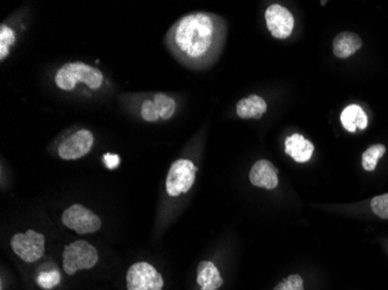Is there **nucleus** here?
<instances>
[{"label": "nucleus", "mask_w": 388, "mask_h": 290, "mask_svg": "<svg viewBox=\"0 0 388 290\" xmlns=\"http://www.w3.org/2000/svg\"><path fill=\"white\" fill-rule=\"evenodd\" d=\"M141 116L144 121L156 122L160 119L156 103L153 100H144L141 107Z\"/></svg>", "instance_id": "412c9836"}, {"label": "nucleus", "mask_w": 388, "mask_h": 290, "mask_svg": "<svg viewBox=\"0 0 388 290\" xmlns=\"http://www.w3.org/2000/svg\"><path fill=\"white\" fill-rule=\"evenodd\" d=\"M249 180L256 187L275 190L278 186V170L270 160H258L249 172Z\"/></svg>", "instance_id": "9d476101"}, {"label": "nucleus", "mask_w": 388, "mask_h": 290, "mask_svg": "<svg viewBox=\"0 0 388 290\" xmlns=\"http://www.w3.org/2000/svg\"><path fill=\"white\" fill-rule=\"evenodd\" d=\"M103 162L110 170H114L120 165V157L116 153H105Z\"/></svg>", "instance_id": "5701e85b"}, {"label": "nucleus", "mask_w": 388, "mask_h": 290, "mask_svg": "<svg viewBox=\"0 0 388 290\" xmlns=\"http://www.w3.org/2000/svg\"><path fill=\"white\" fill-rule=\"evenodd\" d=\"M62 276L58 271H42L36 278V284L44 289H53L61 284Z\"/></svg>", "instance_id": "6ab92c4d"}, {"label": "nucleus", "mask_w": 388, "mask_h": 290, "mask_svg": "<svg viewBox=\"0 0 388 290\" xmlns=\"http://www.w3.org/2000/svg\"><path fill=\"white\" fill-rule=\"evenodd\" d=\"M362 46H363V42L356 33L342 31L334 38L332 51H334L336 57L344 60V58L357 53Z\"/></svg>", "instance_id": "f8f14e48"}, {"label": "nucleus", "mask_w": 388, "mask_h": 290, "mask_svg": "<svg viewBox=\"0 0 388 290\" xmlns=\"http://www.w3.org/2000/svg\"><path fill=\"white\" fill-rule=\"evenodd\" d=\"M265 21L271 35L279 40L290 38L295 29V16L279 4H272L266 9Z\"/></svg>", "instance_id": "1a4fd4ad"}, {"label": "nucleus", "mask_w": 388, "mask_h": 290, "mask_svg": "<svg viewBox=\"0 0 388 290\" xmlns=\"http://www.w3.org/2000/svg\"><path fill=\"white\" fill-rule=\"evenodd\" d=\"M78 83H84L92 90H99L103 84V72L83 62L66 63L57 70L55 84L60 90H75Z\"/></svg>", "instance_id": "f03ea898"}, {"label": "nucleus", "mask_w": 388, "mask_h": 290, "mask_svg": "<svg viewBox=\"0 0 388 290\" xmlns=\"http://www.w3.org/2000/svg\"><path fill=\"white\" fill-rule=\"evenodd\" d=\"M128 290H162L164 281L157 269L148 262H136L129 267L127 274Z\"/></svg>", "instance_id": "0eeeda50"}, {"label": "nucleus", "mask_w": 388, "mask_h": 290, "mask_svg": "<svg viewBox=\"0 0 388 290\" xmlns=\"http://www.w3.org/2000/svg\"><path fill=\"white\" fill-rule=\"evenodd\" d=\"M11 247L20 259L33 264L41 259L46 252V237L31 229L25 234H14L11 239Z\"/></svg>", "instance_id": "39448f33"}, {"label": "nucleus", "mask_w": 388, "mask_h": 290, "mask_svg": "<svg viewBox=\"0 0 388 290\" xmlns=\"http://www.w3.org/2000/svg\"><path fill=\"white\" fill-rule=\"evenodd\" d=\"M314 144L300 134L288 136L285 140V152L291 156L295 162H306L313 156Z\"/></svg>", "instance_id": "9b49d317"}, {"label": "nucleus", "mask_w": 388, "mask_h": 290, "mask_svg": "<svg viewBox=\"0 0 388 290\" xmlns=\"http://www.w3.org/2000/svg\"><path fill=\"white\" fill-rule=\"evenodd\" d=\"M267 110V103L256 94L243 98L236 105V113L240 119H260Z\"/></svg>", "instance_id": "ddd939ff"}, {"label": "nucleus", "mask_w": 388, "mask_h": 290, "mask_svg": "<svg viewBox=\"0 0 388 290\" xmlns=\"http://www.w3.org/2000/svg\"><path fill=\"white\" fill-rule=\"evenodd\" d=\"M386 152L385 145L382 144H376L369 147L365 152L363 153L362 157V164L365 171L372 172L376 170L378 160L382 158Z\"/></svg>", "instance_id": "dca6fc26"}, {"label": "nucleus", "mask_w": 388, "mask_h": 290, "mask_svg": "<svg viewBox=\"0 0 388 290\" xmlns=\"http://www.w3.org/2000/svg\"><path fill=\"white\" fill-rule=\"evenodd\" d=\"M341 122L345 130L349 133H354L357 129L364 130L369 125L367 113L364 112L363 108L358 105L345 107L341 114Z\"/></svg>", "instance_id": "2eb2a0df"}, {"label": "nucleus", "mask_w": 388, "mask_h": 290, "mask_svg": "<svg viewBox=\"0 0 388 290\" xmlns=\"http://www.w3.org/2000/svg\"><path fill=\"white\" fill-rule=\"evenodd\" d=\"M94 144L93 134L88 129H81L69 135L61 142L57 149L63 160H81L92 150Z\"/></svg>", "instance_id": "6e6552de"}, {"label": "nucleus", "mask_w": 388, "mask_h": 290, "mask_svg": "<svg viewBox=\"0 0 388 290\" xmlns=\"http://www.w3.org/2000/svg\"><path fill=\"white\" fill-rule=\"evenodd\" d=\"M225 24L212 13L195 12L175 21L165 36V43L179 62L193 69L213 64L223 51Z\"/></svg>", "instance_id": "f257e3e1"}, {"label": "nucleus", "mask_w": 388, "mask_h": 290, "mask_svg": "<svg viewBox=\"0 0 388 290\" xmlns=\"http://www.w3.org/2000/svg\"><path fill=\"white\" fill-rule=\"evenodd\" d=\"M197 171L198 167L192 160H178L173 162L166 177V193L173 197L188 193L194 185Z\"/></svg>", "instance_id": "20e7f679"}, {"label": "nucleus", "mask_w": 388, "mask_h": 290, "mask_svg": "<svg viewBox=\"0 0 388 290\" xmlns=\"http://www.w3.org/2000/svg\"><path fill=\"white\" fill-rule=\"evenodd\" d=\"M62 223L64 227L78 234H94L101 228V217L78 203L64 210Z\"/></svg>", "instance_id": "423d86ee"}, {"label": "nucleus", "mask_w": 388, "mask_h": 290, "mask_svg": "<svg viewBox=\"0 0 388 290\" xmlns=\"http://www.w3.org/2000/svg\"><path fill=\"white\" fill-rule=\"evenodd\" d=\"M371 209L380 219H388V193L373 197Z\"/></svg>", "instance_id": "aec40b11"}, {"label": "nucleus", "mask_w": 388, "mask_h": 290, "mask_svg": "<svg viewBox=\"0 0 388 290\" xmlns=\"http://www.w3.org/2000/svg\"><path fill=\"white\" fill-rule=\"evenodd\" d=\"M275 290H304V280L300 275H290L287 279L277 284Z\"/></svg>", "instance_id": "4be33fe9"}, {"label": "nucleus", "mask_w": 388, "mask_h": 290, "mask_svg": "<svg viewBox=\"0 0 388 290\" xmlns=\"http://www.w3.org/2000/svg\"><path fill=\"white\" fill-rule=\"evenodd\" d=\"M153 101L156 103L160 119L169 120L175 115V101L173 98L164 93H156L153 95Z\"/></svg>", "instance_id": "f3484780"}, {"label": "nucleus", "mask_w": 388, "mask_h": 290, "mask_svg": "<svg viewBox=\"0 0 388 290\" xmlns=\"http://www.w3.org/2000/svg\"><path fill=\"white\" fill-rule=\"evenodd\" d=\"M62 257L63 269L68 275H75L83 269H93L99 260L97 249L83 239L66 245Z\"/></svg>", "instance_id": "7ed1b4c3"}, {"label": "nucleus", "mask_w": 388, "mask_h": 290, "mask_svg": "<svg viewBox=\"0 0 388 290\" xmlns=\"http://www.w3.org/2000/svg\"><path fill=\"white\" fill-rule=\"evenodd\" d=\"M197 271V282L201 290H218L223 286V279L213 262L201 261Z\"/></svg>", "instance_id": "4468645a"}, {"label": "nucleus", "mask_w": 388, "mask_h": 290, "mask_svg": "<svg viewBox=\"0 0 388 290\" xmlns=\"http://www.w3.org/2000/svg\"><path fill=\"white\" fill-rule=\"evenodd\" d=\"M16 42V34L11 27L1 25L0 27V61L3 62L10 53V47Z\"/></svg>", "instance_id": "a211bd4d"}]
</instances>
